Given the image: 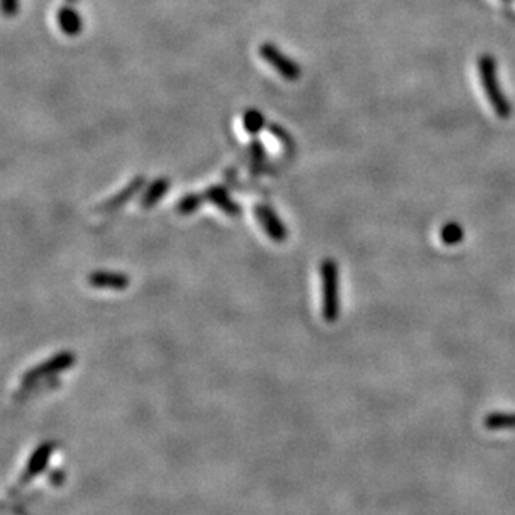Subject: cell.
Returning a JSON list of instances; mask_svg holds the SVG:
<instances>
[{
  "instance_id": "obj_3",
  "label": "cell",
  "mask_w": 515,
  "mask_h": 515,
  "mask_svg": "<svg viewBox=\"0 0 515 515\" xmlns=\"http://www.w3.org/2000/svg\"><path fill=\"white\" fill-rule=\"evenodd\" d=\"M259 55L267 62L277 73H280L285 80H298L300 79L302 69L296 60L290 59L284 52L279 51V47L273 46L271 42H264L259 47Z\"/></svg>"
},
{
  "instance_id": "obj_2",
  "label": "cell",
  "mask_w": 515,
  "mask_h": 515,
  "mask_svg": "<svg viewBox=\"0 0 515 515\" xmlns=\"http://www.w3.org/2000/svg\"><path fill=\"white\" fill-rule=\"evenodd\" d=\"M322 275V316L324 320L332 324L341 312V298H338V267L334 259H325L320 264Z\"/></svg>"
},
{
  "instance_id": "obj_13",
  "label": "cell",
  "mask_w": 515,
  "mask_h": 515,
  "mask_svg": "<svg viewBox=\"0 0 515 515\" xmlns=\"http://www.w3.org/2000/svg\"><path fill=\"white\" fill-rule=\"evenodd\" d=\"M206 202V197H204V194H187L183 195V197L179 200L177 204V212L181 215H192L195 214V212L199 210L200 207H202V204Z\"/></svg>"
},
{
  "instance_id": "obj_9",
  "label": "cell",
  "mask_w": 515,
  "mask_h": 515,
  "mask_svg": "<svg viewBox=\"0 0 515 515\" xmlns=\"http://www.w3.org/2000/svg\"><path fill=\"white\" fill-rule=\"evenodd\" d=\"M57 24H59L60 30L69 37L80 34L82 27H84L82 15L71 6L60 7L59 12H57Z\"/></svg>"
},
{
  "instance_id": "obj_11",
  "label": "cell",
  "mask_w": 515,
  "mask_h": 515,
  "mask_svg": "<svg viewBox=\"0 0 515 515\" xmlns=\"http://www.w3.org/2000/svg\"><path fill=\"white\" fill-rule=\"evenodd\" d=\"M482 71H484V77H485L484 82H485V87H487L490 100H492L494 105H496L497 112L500 114V116H505V114L509 112V109H507L504 100H502L500 93H498L496 79H494L496 75H492V64H490L489 60H485L484 65H482Z\"/></svg>"
},
{
  "instance_id": "obj_5",
  "label": "cell",
  "mask_w": 515,
  "mask_h": 515,
  "mask_svg": "<svg viewBox=\"0 0 515 515\" xmlns=\"http://www.w3.org/2000/svg\"><path fill=\"white\" fill-rule=\"evenodd\" d=\"M54 451H55V442H52V440H46V442L37 445L35 451L32 452L30 459L27 460L26 469H24L22 473H20V479H19L20 487L30 484L37 476H40V473L47 469Z\"/></svg>"
},
{
  "instance_id": "obj_1",
  "label": "cell",
  "mask_w": 515,
  "mask_h": 515,
  "mask_svg": "<svg viewBox=\"0 0 515 515\" xmlns=\"http://www.w3.org/2000/svg\"><path fill=\"white\" fill-rule=\"evenodd\" d=\"M75 354L71 352V350H62V352L52 355L46 362L32 367V369H28L22 375V380H20V394H26L27 390L40 386L42 380L54 377V375L60 374L64 370H69L75 363Z\"/></svg>"
},
{
  "instance_id": "obj_4",
  "label": "cell",
  "mask_w": 515,
  "mask_h": 515,
  "mask_svg": "<svg viewBox=\"0 0 515 515\" xmlns=\"http://www.w3.org/2000/svg\"><path fill=\"white\" fill-rule=\"evenodd\" d=\"M257 222L260 224L262 231L267 234L269 239L275 244H284L289 239V231L277 212L269 204H257L253 207Z\"/></svg>"
},
{
  "instance_id": "obj_14",
  "label": "cell",
  "mask_w": 515,
  "mask_h": 515,
  "mask_svg": "<svg viewBox=\"0 0 515 515\" xmlns=\"http://www.w3.org/2000/svg\"><path fill=\"white\" fill-rule=\"evenodd\" d=\"M265 155H267V154H265L264 145L260 144L259 141L252 142V145H251V161H252V169H253L252 174H253V172H255V174L262 172L264 165H265V161H267V159H265Z\"/></svg>"
},
{
  "instance_id": "obj_16",
  "label": "cell",
  "mask_w": 515,
  "mask_h": 515,
  "mask_svg": "<svg viewBox=\"0 0 515 515\" xmlns=\"http://www.w3.org/2000/svg\"><path fill=\"white\" fill-rule=\"evenodd\" d=\"M19 0H2V10L6 17H15L19 12Z\"/></svg>"
},
{
  "instance_id": "obj_15",
  "label": "cell",
  "mask_w": 515,
  "mask_h": 515,
  "mask_svg": "<svg viewBox=\"0 0 515 515\" xmlns=\"http://www.w3.org/2000/svg\"><path fill=\"white\" fill-rule=\"evenodd\" d=\"M269 129H271L272 136H275L277 138H279L282 144H285L287 147H292V138H290L289 134L285 132V129H282V127L275 125V124H272L271 127H269Z\"/></svg>"
},
{
  "instance_id": "obj_18",
  "label": "cell",
  "mask_w": 515,
  "mask_h": 515,
  "mask_svg": "<svg viewBox=\"0 0 515 515\" xmlns=\"http://www.w3.org/2000/svg\"><path fill=\"white\" fill-rule=\"evenodd\" d=\"M65 2H67V3H73V2H77V0H65Z\"/></svg>"
},
{
  "instance_id": "obj_12",
  "label": "cell",
  "mask_w": 515,
  "mask_h": 515,
  "mask_svg": "<svg viewBox=\"0 0 515 515\" xmlns=\"http://www.w3.org/2000/svg\"><path fill=\"white\" fill-rule=\"evenodd\" d=\"M242 124H244V129L245 132L251 134V136H257V134L260 132V130L264 129L265 124V117L264 114L260 112V110L257 109H249L247 112L244 114L242 117Z\"/></svg>"
},
{
  "instance_id": "obj_7",
  "label": "cell",
  "mask_w": 515,
  "mask_h": 515,
  "mask_svg": "<svg viewBox=\"0 0 515 515\" xmlns=\"http://www.w3.org/2000/svg\"><path fill=\"white\" fill-rule=\"evenodd\" d=\"M204 197H206L207 202H210L212 206L217 207L222 214L228 215V217L235 219L242 214V207L231 197V194H228L226 187L210 186L206 192H204Z\"/></svg>"
},
{
  "instance_id": "obj_17",
  "label": "cell",
  "mask_w": 515,
  "mask_h": 515,
  "mask_svg": "<svg viewBox=\"0 0 515 515\" xmlns=\"http://www.w3.org/2000/svg\"><path fill=\"white\" fill-rule=\"evenodd\" d=\"M48 482L54 485H62L65 482V473L62 470H52L51 477H48Z\"/></svg>"
},
{
  "instance_id": "obj_8",
  "label": "cell",
  "mask_w": 515,
  "mask_h": 515,
  "mask_svg": "<svg viewBox=\"0 0 515 515\" xmlns=\"http://www.w3.org/2000/svg\"><path fill=\"white\" fill-rule=\"evenodd\" d=\"M87 284L93 289L125 290L130 285V277L124 272L96 271L87 275Z\"/></svg>"
},
{
  "instance_id": "obj_10",
  "label": "cell",
  "mask_w": 515,
  "mask_h": 515,
  "mask_svg": "<svg viewBox=\"0 0 515 515\" xmlns=\"http://www.w3.org/2000/svg\"><path fill=\"white\" fill-rule=\"evenodd\" d=\"M170 189V181L165 177H159L155 179L147 186V189L141 197V207L142 208H150L154 207L155 204H159L163 199V195L167 194Z\"/></svg>"
},
{
  "instance_id": "obj_6",
  "label": "cell",
  "mask_w": 515,
  "mask_h": 515,
  "mask_svg": "<svg viewBox=\"0 0 515 515\" xmlns=\"http://www.w3.org/2000/svg\"><path fill=\"white\" fill-rule=\"evenodd\" d=\"M144 183H145L144 175H137V177H134L132 181L127 183L124 189L116 192L112 197L99 204V206L96 207V212L97 214H109V212H116L117 208L124 207L125 204L134 197V195L141 192L142 187H144Z\"/></svg>"
}]
</instances>
